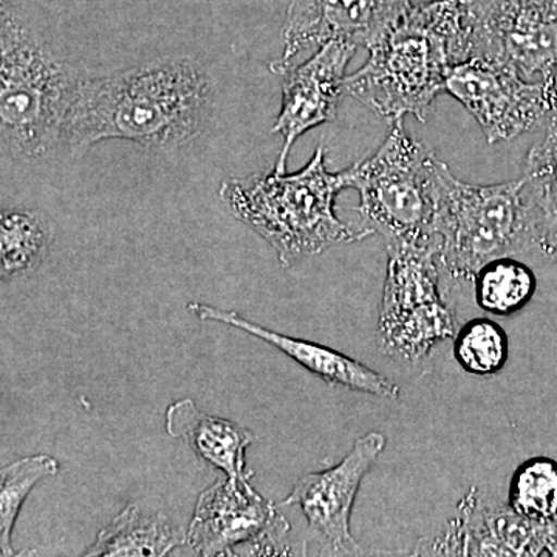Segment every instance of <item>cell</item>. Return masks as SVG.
Masks as SVG:
<instances>
[{
    "label": "cell",
    "mask_w": 557,
    "mask_h": 557,
    "mask_svg": "<svg viewBox=\"0 0 557 557\" xmlns=\"http://www.w3.org/2000/svg\"><path fill=\"white\" fill-rule=\"evenodd\" d=\"M212 84L188 58L149 62L104 76H81L64 129L75 156L106 139L177 149L199 138L212 112Z\"/></svg>",
    "instance_id": "cell-1"
},
{
    "label": "cell",
    "mask_w": 557,
    "mask_h": 557,
    "mask_svg": "<svg viewBox=\"0 0 557 557\" xmlns=\"http://www.w3.org/2000/svg\"><path fill=\"white\" fill-rule=\"evenodd\" d=\"M461 0L412 5L369 47V60L347 76L346 91L387 124L428 120L458 64Z\"/></svg>",
    "instance_id": "cell-2"
},
{
    "label": "cell",
    "mask_w": 557,
    "mask_h": 557,
    "mask_svg": "<svg viewBox=\"0 0 557 557\" xmlns=\"http://www.w3.org/2000/svg\"><path fill=\"white\" fill-rule=\"evenodd\" d=\"M346 172H330L324 146L295 174L252 175L225 180L219 197L231 214L269 242L282 267L321 255L338 245L373 236L354 230L338 218L336 197L347 189Z\"/></svg>",
    "instance_id": "cell-3"
},
{
    "label": "cell",
    "mask_w": 557,
    "mask_h": 557,
    "mask_svg": "<svg viewBox=\"0 0 557 557\" xmlns=\"http://www.w3.org/2000/svg\"><path fill=\"white\" fill-rule=\"evenodd\" d=\"M0 131L3 149L25 161L64 143L81 75L2 7Z\"/></svg>",
    "instance_id": "cell-4"
},
{
    "label": "cell",
    "mask_w": 557,
    "mask_h": 557,
    "mask_svg": "<svg viewBox=\"0 0 557 557\" xmlns=\"http://www.w3.org/2000/svg\"><path fill=\"white\" fill-rule=\"evenodd\" d=\"M434 239L443 274L474 281L486 263L533 248L522 178L471 185L440 160Z\"/></svg>",
    "instance_id": "cell-5"
},
{
    "label": "cell",
    "mask_w": 557,
    "mask_h": 557,
    "mask_svg": "<svg viewBox=\"0 0 557 557\" xmlns=\"http://www.w3.org/2000/svg\"><path fill=\"white\" fill-rule=\"evenodd\" d=\"M438 163L403 121L392 124L372 157L344 171L348 188L359 194L362 228L379 233L386 245L435 242Z\"/></svg>",
    "instance_id": "cell-6"
},
{
    "label": "cell",
    "mask_w": 557,
    "mask_h": 557,
    "mask_svg": "<svg viewBox=\"0 0 557 557\" xmlns=\"http://www.w3.org/2000/svg\"><path fill=\"white\" fill-rule=\"evenodd\" d=\"M386 247L387 274L376 344L384 357L413 364L456 336V311L443 296L435 242Z\"/></svg>",
    "instance_id": "cell-7"
},
{
    "label": "cell",
    "mask_w": 557,
    "mask_h": 557,
    "mask_svg": "<svg viewBox=\"0 0 557 557\" xmlns=\"http://www.w3.org/2000/svg\"><path fill=\"white\" fill-rule=\"evenodd\" d=\"M497 62L530 81L557 72V0H461L458 64Z\"/></svg>",
    "instance_id": "cell-8"
},
{
    "label": "cell",
    "mask_w": 557,
    "mask_h": 557,
    "mask_svg": "<svg viewBox=\"0 0 557 557\" xmlns=\"http://www.w3.org/2000/svg\"><path fill=\"white\" fill-rule=\"evenodd\" d=\"M446 94L478 121L490 145L536 131L557 109V91L497 62L469 60L450 70Z\"/></svg>",
    "instance_id": "cell-9"
},
{
    "label": "cell",
    "mask_w": 557,
    "mask_h": 557,
    "mask_svg": "<svg viewBox=\"0 0 557 557\" xmlns=\"http://www.w3.org/2000/svg\"><path fill=\"white\" fill-rule=\"evenodd\" d=\"M417 556H557V520L522 518L478 487L458 502L445 528L416 545Z\"/></svg>",
    "instance_id": "cell-10"
},
{
    "label": "cell",
    "mask_w": 557,
    "mask_h": 557,
    "mask_svg": "<svg viewBox=\"0 0 557 557\" xmlns=\"http://www.w3.org/2000/svg\"><path fill=\"white\" fill-rule=\"evenodd\" d=\"M412 0H292L284 24V53L270 70L282 76L302 51L332 40L369 49L410 9Z\"/></svg>",
    "instance_id": "cell-11"
},
{
    "label": "cell",
    "mask_w": 557,
    "mask_h": 557,
    "mask_svg": "<svg viewBox=\"0 0 557 557\" xmlns=\"http://www.w3.org/2000/svg\"><path fill=\"white\" fill-rule=\"evenodd\" d=\"M386 445L381 432L362 435L338 465L302 475L282 507L302 509L311 530L324 537L335 552L359 555L361 547L350 531L351 511L362 480L375 467Z\"/></svg>",
    "instance_id": "cell-12"
},
{
    "label": "cell",
    "mask_w": 557,
    "mask_h": 557,
    "mask_svg": "<svg viewBox=\"0 0 557 557\" xmlns=\"http://www.w3.org/2000/svg\"><path fill=\"white\" fill-rule=\"evenodd\" d=\"M358 49L355 44L332 40L282 75L281 110L271 129L284 138L273 170L277 174L287 172L289 150L299 137L336 119L341 100L347 94V65Z\"/></svg>",
    "instance_id": "cell-13"
},
{
    "label": "cell",
    "mask_w": 557,
    "mask_h": 557,
    "mask_svg": "<svg viewBox=\"0 0 557 557\" xmlns=\"http://www.w3.org/2000/svg\"><path fill=\"white\" fill-rule=\"evenodd\" d=\"M278 516L251 480H219L197 498L188 542L200 556H234V549L262 536Z\"/></svg>",
    "instance_id": "cell-14"
},
{
    "label": "cell",
    "mask_w": 557,
    "mask_h": 557,
    "mask_svg": "<svg viewBox=\"0 0 557 557\" xmlns=\"http://www.w3.org/2000/svg\"><path fill=\"white\" fill-rule=\"evenodd\" d=\"M188 310L201 321L231 325V327L239 329L255 338L262 339L263 343L277 348L278 351L287 355L293 361L298 362L299 366L309 370L318 379L325 381L330 386L361 392V394L372 395L376 398L398 399L401 397V388L394 381L387 380L383 373L376 372L357 359L347 357L333 348L273 332L256 322L248 321L237 311L220 310L200 302H189Z\"/></svg>",
    "instance_id": "cell-15"
},
{
    "label": "cell",
    "mask_w": 557,
    "mask_h": 557,
    "mask_svg": "<svg viewBox=\"0 0 557 557\" xmlns=\"http://www.w3.org/2000/svg\"><path fill=\"white\" fill-rule=\"evenodd\" d=\"M166 431L172 438L186 443L205 463L225 472L226 478L251 480L255 475L247 468L245 453L256 435L226 418L201 412L194 399L172 403L166 409Z\"/></svg>",
    "instance_id": "cell-16"
},
{
    "label": "cell",
    "mask_w": 557,
    "mask_h": 557,
    "mask_svg": "<svg viewBox=\"0 0 557 557\" xmlns=\"http://www.w3.org/2000/svg\"><path fill=\"white\" fill-rule=\"evenodd\" d=\"M520 178L531 244L557 262V109L549 113L544 138L528 153Z\"/></svg>",
    "instance_id": "cell-17"
},
{
    "label": "cell",
    "mask_w": 557,
    "mask_h": 557,
    "mask_svg": "<svg viewBox=\"0 0 557 557\" xmlns=\"http://www.w3.org/2000/svg\"><path fill=\"white\" fill-rule=\"evenodd\" d=\"M188 536L166 516L146 515L138 505L129 504L97 541L84 552L87 557L166 556L183 547Z\"/></svg>",
    "instance_id": "cell-18"
},
{
    "label": "cell",
    "mask_w": 557,
    "mask_h": 557,
    "mask_svg": "<svg viewBox=\"0 0 557 557\" xmlns=\"http://www.w3.org/2000/svg\"><path fill=\"white\" fill-rule=\"evenodd\" d=\"M472 284L475 302L494 317H512L525 309L537 289L536 274L512 256L491 260L475 274Z\"/></svg>",
    "instance_id": "cell-19"
},
{
    "label": "cell",
    "mask_w": 557,
    "mask_h": 557,
    "mask_svg": "<svg viewBox=\"0 0 557 557\" xmlns=\"http://www.w3.org/2000/svg\"><path fill=\"white\" fill-rule=\"evenodd\" d=\"M51 231L30 211H3L0 218V276L2 281L27 276L47 258Z\"/></svg>",
    "instance_id": "cell-20"
},
{
    "label": "cell",
    "mask_w": 557,
    "mask_h": 557,
    "mask_svg": "<svg viewBox=\"0 0 557 557\" xmlns=\"http://www.w3.org/2000/svg\"><path fill=\"white\" fill-rule=\"evenodd\" d=\"M507 504L525 519L557 520V461L537 456L520 463L509 480Z\"/></svg>",
    "instance_id": "cell-21"
},
{
    "label": "cell",
    "mask_w": 557,
    "mask_h": 557,
    "mask_svg": "<svg viewBox=\"0 0 557 557\" xmlns=\"http://www.w3.org/2000/svg\"><path fill=\"white\" fill-rule=\"evenodd\" d=\"M454 358L469 375H497L509 358L507 332L493 319H471L454 336Z\"/></svg>",
    "instance_id": "cell-22"
},
{
    "label": "cell",
    "mask_w": 557,
    "mask_h": 557,
    "mask_svg": "<svg viewBox=\"0 0 557 557\" xmlns=\"http://www.w3.org/2000/svg\"><path fill=\"white\" fill-rule=\"evenodd\" d=\"M60 472V463L53 457H24L2 469L0 474V555L14 556L11 534L25 498L39 480L53 478Z\"/></svg>",
    "instance_id": "cell-23"
},
{
    "label": "cell",
    "mask_w": 557,
    "mask_h": 557,
    "mask_svg": "<svg viewBox=\"0 0 557 557\" xmlns=\"http://www.w3.org/2000/svg\"><path fill=\"white\" fill-rule=\"evenodd\" d=\"M553 87H555V90L557 91V72L555 75V79H553Z\"/></svg>",
    "instance_id": "cell-24"
},
{
    "label": "cell",
    "mask_w": 557,
    "mask_h": 557,
    "mask_svg": "<svg viewBox=\"0 0 557 557\" xmlns=\"http://www.w3.org/2000/svg\"><path fill=\"white\" fill-rule=\"evenodd\" d=\"M9 2H10V0H2V7L7 5V3H9Z\"/></svg>",
    "instance_id": "cell-25"
}]
</instances>
